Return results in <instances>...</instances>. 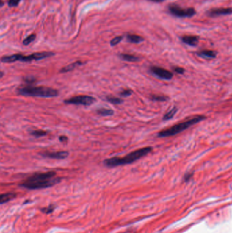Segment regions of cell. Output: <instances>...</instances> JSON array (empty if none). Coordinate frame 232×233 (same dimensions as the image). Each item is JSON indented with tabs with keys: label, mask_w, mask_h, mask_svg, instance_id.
<instances>
[{
	"label": "cell",
	"mask_w": 232,
	"mask_h": 233,
	"mask_svg": "<svg viewBox=\"0 0 232 233\" xmlns=\"http://www.w3.org/2000/svg\"><path fill=\"white\" fill-rule=\"evenodd\" d=\"M56 175V173L54 171L35 173L28 177L20 185L28 190L48 188L57 184L61 181V178L57 177Z\"/></svg>",
	"instance_id": "1"
},
{
	"label": "cell",
	"mask_w": 232,
	"mask_h": 233,
	"mask_svg": "<svg viewBox=\"0 0 232 233\" xmlns=\"http://www.w3.org/2000/svg\"><path fill=\"white\" fill-rule=\"evenodd\" d=\"M152 151L153 148L151 147H144L142 148V149L134 151L127 154L126 156L123 157H112V158L106 159L104 162V164L106 166L109 167V168H113V167L129 164L147 155Z\"/></svg>",
	"instance_id": "2"
},
{
	"label": "cell",
	"mask_w": 232,
	"mask_h": 233,
	"mask_svg": "<svg viewBox=\"0 0 232 233\" xmlns=\"http://www.w3.org/2000/svg\"><path fill=\"white\" fill-rule=\"evenodd\" d=\"M204 119L205 116H203V115L196 116L193 117V118L186 120L185 121L174 125V126L170 127L169 128L163 129V130L160 131L158 133V136L159 138H165L176 135L181 133V132L186 130V129L190 128L191 126H193V125L197 124L199 122L202 121Z\"/></svg>",
	"instance_id": "3"
},
{
	"label": "cell",
	"mask_w": 232,
	"mask_h": 233,
	"mask_svg": "<svg viewBox=\"0 0 232 233\" xmlns=\"http://www.w3.org/2000/svg\"><path fill=\"white\" fill-rule=\"evenodd\" d=\"M18 93L23 96L40 98H54L59 95V91L57 89L46 87H25L18 89Z\"/></svg>",
	"instance_id": "4"
},
{
	"label": "cell",
	"mask_w": 232,
	"mask_h": 233,
	"mask_svg": "<svg viewBox=\"0 0 232 233\" xmlns=\"http://www.w3.org/2000/svg\"><path fill=\"white\" fill-rule=\"evenodd\" d=\"M168 10L171 15L179 18L192 17L196 14L195 10L194 8H182L178 5H175V4H171L169 6Z\"/></svg>",
	"instance_id": "5"
},
{
	"label": "cell",
	"mask_w": 232,
	"mask_h": 233,
	"mask_svg": "<svg viewBox=\"0 0 232 233\" xmlns=\"http://www.w3.org/2000/svg\"><path fill=\"white\" fill-rule=\"evenodd\" d=\"M54 55V53L52 52H41V53H35L32 55L25 56L21 54H16V60L17 61L23 62H30L32 61H38L51 57Z\"/></svg>",
	"instance_id": "6"
},
{
	"label": "cell",
	"mask_w": 232,
	"mask_h": 233,
	"mask_svg": "<svg viewBox=\"0 0 232 233\" xmlns=\"http://www.w3.org/2000/svg\"><path fill=\"white\" fill-rule=\"evenodd\" d=\"M96 102V99L89 96H74L64 100V103L67 104L90 106Z\"/></svg>",
	"instance_id": "7"
},
{
	"label": "cell",
	"mask_w": 232,
	"mask_h": 233,
	"mask_svg": "<svg viewBox=\"0 0 232 233\" xmlns=\"http://www.w3.org/2000/svg\"><path fill=\"white\" fill-rule=\"evenodd\" d=\"M151 72L152 74L155 75L156 76L163 80H171L173 76H174V74L172 72L169 71L166 69H164L163 68L157 67V66H153L151 68Z\"/></svg>",
	"instance_id": "8"
},
{
	"label": "cell",
	"mask_w": 232,
	"mask_h": 233,
	"mask_svg": "<svg viewBox=\"0 0 232 233\" xmlns=\"http://www.w3.org/2000/svg\"><path fill=\"white\" fill-rule=\"evenodd\" d=\"M40 155H42L44 157H47V158L51 159H63L67 158L69 155V153L68 151H55V152H49L45 151L42 152L40 154Z\"/></svg>",
	"instance_id": "9"
},
{
	"label": "cell",
	"mask_w": 232,
	"mask_h": 233,
	"mask_svg": "<svg viewBox=\"0 0 232 233\" xmlns=\"http://www.w3.org/2000/svg\"><path fill=\"white\" fill-rule=\"evenodd\" d=\"M208 15L211 17L214 16H219L223 15H229L232 14V8H215L208 11Z\"/></svg>",
	"instance_id": "10"
},
{
	"label": "cell",
	"mask_w": 232,
	"mask_h": 233,
	"mask_svg": "<svg viewBox=\"0 0 232 233\" xmlns=\"http://www.w3.org/2000/svg\"><path fill=\"white\" fill-rule=\"evenodd\" d=\"M182 41L184 44H188L189 46H196L199 42V39L197 36H186L182 37Z\"/></svg>",
	"instance_id": "11"
},
{
	"label": "cell",
	"mask_w": 232,
	"mask_h": 233,
	"mask_svg": "<svg viewBox=\"0 0 232 233\" xmlns=\"http://www.w3.org/2000/svg\"><path fill=\"white\" fill-rule=\"evenodd\" d=\"M197 55L205 59H214L217 57V53L211 50H203L197 53Z\"/></svg>",
	"instance_id": "12"
},
{
	"label": "cell",
	"mask_w": 232,
	"mask_h": 233,
	"mask_svg": "<svg viewBox=\"0 0 232 233\" xmlns=\"http://www.w3.org/2000/svg\"><path fill=\"white\" fill-rule=\"evenodd\" d=\"M83 65V63L82 62H80V61H77V62H75L74 63H71V64H69L66 65L65 67H63L62 69L60 70L59 72L61 73H66V72H70L72 71V70H74L76 67L80 66V65Z\"/></svg>",
	"instance_id": "13"
},
{
	"label": "cell",
	"mask_w": 232,
	"mask_h": 233,
	"mask_svg": "<svg viewBox=\"0 0 232 233\" xmlns=\"http://www.w3.org/2000/svg\"><path fill=\"white\" fill-rule=\"evenodd\" d=\"M127 40L131 43L138 44L144 41V38L142 37L138 36L136 34H127L126 36Z\"/></svg>",
	"instance_id": "14"
},
{
	"label": "cell",
	"mask_w": 232,
	"mask_h": 233,
	"mask_svg": "<svg viewBox=\"0 0 232 233\" xmlns=\"http://www.w3.org/2000/svg\"><path fill=\"white\" fill-rule=\"evenodd\" d=\"M119 57L120 59H122L123 60L129 62H138L139 60V57H136V56H134L133 55H129V54H125V53L120 54Z\"/></svg>",
	"instance_id": "15"
},
{
	"label": "cell",
	"mask_w": 232,
	"mask_h": 233,
	"mask_svg": "<svg viewBox=\"0 0 232 233\" xmlns=\"http://www.w3.org/2000/svg\"><path fill=\"white\" fill-rule=\"evenodd\" d=\"M15 197H16V194H14V193H6V194H1V199H0L1 204L6 203V202L11 201V200H12L13 198H15Z\"/></svg>",
	"instance_id": "16"
},
{
	"label": "cell",
	"mask_w": 232,
	"mask_h": 233,
	"mask_svg": "<svg viewBox=\"0 0 232 233\" xmlns=\"http://www.w3.org/2000/svg\"><path fill=\"white\" fill-rule=\"evenodd\" d=\"M106 99L108 102L115 105L121 104H123L124 102L123 100H122V99L117 97H114V96H107V97L106 98Z\"/></svg>",
	"instance_id": "17"
},
{
	"label": "cell",
	"mask_w": 232,
	"mask_h": 233,
	"mask_svg": "<svg viewBox=\"0 0 232 233\" xmlns=\"http://www.w3.org/2000/svg\"><path fill=\"white\" fill-rule=\"evenodd\" d=\"M97 112L98 114L101 115V116L105 117V116H111V115H113L115 112L114 110L112 109H98L97 110Z\"/></svg>",
	"instance_id": "18"
},
{
	"label": "cell",
	"mask_w": 232,
	"mask_h": 233,
	"mask_svg": "<svg viewBox=\"0 0 232 233\" xmlns=\"http://www.w3.org/2000/svg\"><path fill=\"white\" fill-rule=\"evenodd\" d=\"M176 112H177V109L176 107H174L172 109L170 110L169 112H167V113H165L164 115V116L163 117V119L164 120V121L171 119L172 118H173V117L176 115Z\"/></svg>",
	"instance_id": "19"
},
{
	"label": "cell",
	"mask_w": 232,
	"mask_h": 233,
	"mask_svg": "<svg viewBox=\"0 0 232 233\" xmlns=\"http://www.w3.org/2000/svg\"><path fill=\"white\" fill-rule=\"evenodd\" d=\"M31 135L34 136L35 138H40L47 135V132L42 130V129H36L31 132Z\"/></svg>",
	"instance_id": "20"
},
{
	"label": "cell",
	"mask_w": 232,
	"mask_h": 233,
	"mask_svg": "<svg viewBox=\"0 0 232 233\" xmlns=\"http://www.w3.org/2000/svg\"><path fill=\"white\" fill-rule=\"evenodd\" d=\"M35 37H36V36L35 34H31L29 36H27L26 38L23 41V45H29L30 43H32L33 41L35 40Z\"/></svg>",
	"instance_id": "21"
},
{
	"label": "cell",
	"mask_w": 232,
	"mask_h": 233,
	"mask_svg": "<svg viewBox=\"0 0 232 233\" xmlns=\"http://www.w3.org/2000/svg\"><path fill=\"white\" fill-rule=\"evenodd\" d=\"M151 100L153 101H157V102H165L167 101V98L164 96H152Z\"/></svg>",
	"instance_id": "22"
},
{
	"label": "cell",
	"mask_w": 232,
	"mask_h": 233,
	"mask_svg": "<svg viewBox=\"0 0 232 233\" xmlns=\"http://www.w3.org/2000/svg\"><path fill=\"white\" fill-rule=\"evenodd\" d=\"M123 40V37L122 36H117L113 38L112 40H111V41L110 42V45L112 46H115L116 45H117L118 44H119L120 42L122 41Z\"/></svg>",
	"instance_id": "23"
},
{
	"label": "cell",
	"mask_w": 232,
	"mask_h": 233,
	"mask_svg": "<svg viewBox=\"0 0 232 233\" xmlns=\"http://www.w3.org/2000/svg\"><path fill=\"white\" fill-rule=\"evenodd\" d=\"M132 93H133V91L131 89H124L121 92H120V96H123V97H129V96H131Z\"/></svg>",
	"instance_id": "24"
},
{
	"label": "cell",
	"mask_w": 232,
	"mask_h": 233,
	"mask_svg": "<svg viewBox=\"0 0 232 233\" xmlns=\"http://www.w3.org/2000/svg\"><path fill=\"white\" fill-rule=\"evenodd\" d=\"M21 0H9L8 1V6L10 7H15L18 6V4L20 3Z\"/></svg>",
	"instance_id": "25"
},
{
	"label": "cell",
	"mask_w": 232,
	"mask_h": 233,
	"mask_svg": "<svg viewBox=\"0 0 232 233\" xmlns=\"http://www.w3.org/2000/svg\"><path fill=\"white\" fill-rule=\"evenodd\" d=\"M24 81L26 83L32 84V83H34V82H35L36 80H35V78L33 77V76H27V77H26L25 79H24Z\"/></svg>",
	"instance_id": "26"
},
{
	"label": "cell",
	"mask_w": 232,
	"mask_h": 233,
	"mask_svg": "<svg viewBox=\"0 0 232 233\" xmlns=\"http://www.w3.org/2000/svg\"><path fill=\"white\" fill-rule=\"evenodd\" d=\"M174 70L175 72L178 73L179 74H183L184 72H185V70H184L183 68L181 67H175L174 68Z\"/></svg>",
	"instance_id": "27"
},
{
	"label": "cell",
	"mask_w": 232,
	"mask_h": 233,
	"mask_svg": "<svg viewBox=\"0 0 232 233\" xmlns=\"http://www.w3.org/2000/svg\"><path fill=\"white\" fill-rule=\"evenodd\" d=\"M59 139L61 142L65 143V142H67L68 138H67V136H59Z\"/></svg>",
	"instance_id": "28"
},
{
	"label": "cell",
	"mask_w": 232,
	"mask_h": 233,
	"mask_svg": "<svg viewBox=\"0 0 232 233\" xmlns=\"http://www.w3.org/2000/svg\"><path fill=\"white\" fill-rule=\"evenodd\" d=\"M149 1H153V2H157V3H159V2H163L165 1V0H149Z\"/></svg>",
	"instance_id": "29"
},
{
	"label": "cell",
	"mask_w": 232,
	"mask_h": 233,
	"mask_svg": "<svg viewBox=\"0 0 232 233\" xmlns=\"http://www.w3.org/2000/svg\"><path fill=\"white\" fill-rule=\"evenodd\" d=\"M0 73H1V76H0V77L2 78V77H3V76H4V72H2V71H1V72H0Z\"/></svg>",
	"instance_id": "30"
}]
</instances>
